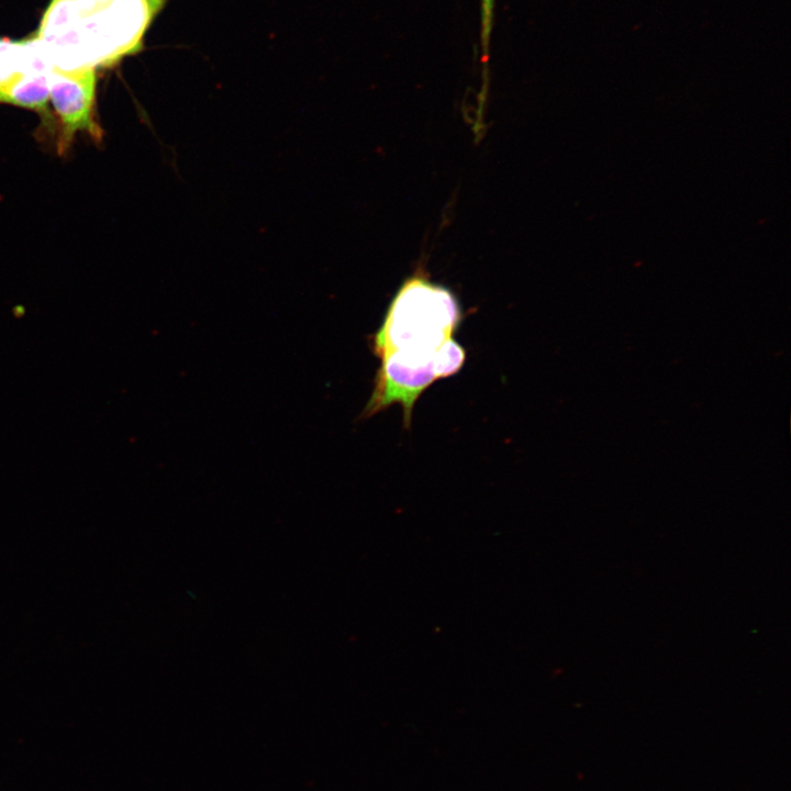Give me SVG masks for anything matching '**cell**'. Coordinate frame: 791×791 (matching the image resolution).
<instances>
[{
	"instance_id": "obj_3",
	"label": "cell",
	"mask_w": 791,
	"mask_h": 791,
	"mask_svg": "<svg viewBox=\"0 0 791 791\" xmlns=\"http://www.w3.org/2000/svg\"><path fill=\"white\" fill-rule=\"evenodd\" d=\"M434 357L435 354L406 350H393L380 356L374 390L361 417H370L392 404H400L404 425L409 427L417 399L437 380Z\"/></svg>"
},
{
	"instance_id": "obj_5",
	"label": "cell",
	"mask_w": 791,
	"mask_h": 791,
	"mask_svg": "<svg viewBox=\"0 0 791 791\" xmlns=\"http://www.w3.org/2000/svg\"><path fill=\"white\" fill-rule=\"evenodd\" d=\"M54 66L34 34L27 38L13 41L0 38V88L14 82L33 70H49Z\"/></svg>"
},
{
	"instance_id": "obj_7",
	"label": "cell",
	"mask_w": 791,
	"mask_h": 791,
	"mask_svg": "<svg viewBox=\"0 0 791 791\" xmlns=\"http://www.w3.org/2000/svg\"><path fill=\"white\" fill-rule=\"evenodd\" d=\"M466 360L465 348L453 337L448 338L435 353L434 368L438 379L456 375Z\"/></svg>"
},
{
	"instance_id": "obj_4",
	"label": "cell",
	"mask_w": 791,
	"mask_h": 791,
	"mask_svg": "<svg viewBox=\"0 0 791 791\" xmlns=\"http://www.w3.org/2000/svg\"><path fill=\"white\" fill-rule=\"evenodd\" d=\"M49 98L60 124L57 140L59 155L69 149L78 132L88 133L96 142L101 141L102 130L96 120L97 68L63 70L53 67Z\"/></svg>"
},
{
	"instance_id": "obj_2",
	"label": "cell",
	"mask_w": 791,
	"mask_h": 791,
	"mask_svg": "<svg viewBox=\"0 0 791 791\" xmlns=\"http://www.w3.org/2000/svg\"><path fill=\"white\" fill-rule=\"evenodd\" d=\"M463 319L454 292L421 270L406 278L390 302L379 330L370 337L380 357L393 350L435 354Z\"/></svg>"
},
{
	"instance_id": "obj_6",
	"label": "cell",
	"mask_w": 791,
	"mask_h": 791,
	"mask_svg": "<svg viewBox=\"0 0 791 791\" xmlns=\"http://www.w3.org/2000/svg\"><path fill=\"white\" fill-rule=\"evenodd\" d=\"M49 70H33L0 88V103L36 111L46 125L51 124Z\"/></svg>"
},
{
	"instance_id": "obj_1",
	"label": "cell",
	"mask_w": 791,
	"mask_h": 791,
	"mask_svg": "<svg viewBox=\"0 0 791 791\" xmlns=\"http://www.w3.org/2000/svg\"><path fill=\"white\" fill-rule=\"evenodd\" d=\"M167 0H52L35 35L63 70L107 67L137 53Z\"/></svg>"
},
{
	"instance_id": "obj_8",
	"label": "cell",
	"mask_w": 791,
	"mask_h": 791,
	"mask_svg": "<svg viewBox=\"0 0 791 791\" xmlns=\"http://www.w3.org/2000/svg\"><path fill=\"white\" fill-rule=\"evenodd\" d=\"M96 1H98V2H104V1H107V0H96Z\"/></svg>"
}]
</instances>
